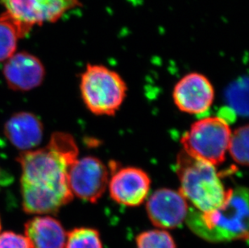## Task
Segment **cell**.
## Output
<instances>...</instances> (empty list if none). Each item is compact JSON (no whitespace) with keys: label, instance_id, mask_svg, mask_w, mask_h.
<instances>
[{"label":"cell","instance_id":"6da1fadb","mask_svg":"<svg viewBox=\"0 0 249 248\" xmlns=\"http://www.w3.org/2000/svg\"><path fill=\"white\" fill-rule=\"evenodd\" d=\"M78 155L74 139L64 132L53 134L45 148L19 154L17 161L21 166L20 190L25 213H55L73 200L68 170Z\"/></svg>","mask_w":249,"mask_h":248},{"label":"cell","instance_id":"7a4b0ae2","mask_svg":"<svg viewBox=\"0 0 249 248\" xmlns=\"http://www.w3.org/2000/svg\"><path fill=\"white\" fill-rule=\"evenodd\" d=\"M186 223L195 234L214 243L248 240L249 193L245 188L231 190L223 206L207 213L189 211Z\"/></svg>","mask_w":249,"mask_h":248},{"label":"cell","instance_id":"3957f363","mask_svg":"<svg viewBox=\"0 0 249 248\" xmlns=\"http://www.w3.org/2000/svg\"><path fill=\"white\" fill-rule=\"evenodd\" d=\"M179 192L200 213H207L225 203L232 189H226L216 167L195 159L182 151L177 160Z\"/></svg>","mask_w":249,"mask_h":248},{"label":"cell","instance_id":"277c9868","mask_svg":"<svg viewBox=\"0 0 249 248\" xmlns=\"http://www.w3.org/2000/svg\"><path fill=\"white\" fill-rule=\"evenodd\" d=\"M81 94L87 109L96 115L112 116L122 106L127 85L115 71L88 64L81 77Z\"/></svg>","mask_w":249,"mask_h":248},{"label":"cell","instance_id":"5b68a950","mask_svg":"<svg viewBox=\"0 0 249 248\" xmlns=\"http://www.w3.org/2000/svg\"><path fill=\"white\" fill-rule=\"evenodd\" d=\"M231 132L225 119L204 118L191 125L181 143L189 156L216 167L225 160Z\"/></svg>","mask_w":249,"mask_h":248},{"label":"cell","instance_id":"8992f818","mask_svg":"<svg viewBox=\"0 0 249 248\" xmlns=\"http://www.w3.org/2000/svg\"><path fill=\"white\" fill-rule=\"evenodd\" d=\"M2 16L17 28L20 39L36 26L56 23L71 10L82 7L81 0H1Z\"/></svg>","mask_w":249,"mask_h":248},{"label":"cell","instance_id":"52a82bcc","mask_svg":"<svg viewBox=\"0 0 249 248\" xmlns=\"http://www.w3.org/2000/svg\"><path fill=\"white\" fill-rule=\"evenodd\" d=\"M109 174L104 162L94 157L77 159L68 170V184L73 196L94 203L108 186Z\"/></svg>","mask_w":249,"mask_h":248},{"label":"cell","instance_id":"ba28073f","mask_svg":"<svg viewBox=\"0 0 249 248\" xmlns=\"http://www.w3.org/2000/svg\"><path fill=\"white\" fill-rule=\"evenodd\" d=\"M108 189L113 201L123 206L137 207L148 198L151 179L143 169L137 167L115 168L112 163Z\"/></svg>","mask_w":249,"mask_h":248},{"label":"cell","instance_id":"9c48e42d","mask_svg":"<svg viewBox=\"0 0 249 248\" xmlns=\"http://www.w3.org/2000/svg\"><path fill=\"white\" fill-rule=\"evenodd\" d=\"M188 201L179 191L160 189L147 198L146 211L153 226L174 229L185 222L189 213Z\"/></svg>","mask_w":249,"mask_h":248},{"label":"cell","instance_id":"30bf717a","mask_svg":"<svg viewBox=\"0 0 249 248\" xmlns=\"http://www.w3.org/2000/svg\"><path fill=\"white\" fill-rule=\"evenodd\" d=\"M174 102L182 112L199 115L212 106L214 89L204 75L191 73L184 76L174 87Z\"/></svg>","mask_w":249,"mask_h":248},{"label":"cell","instance_id":"8fae6325","mask_svg":"<svg viewBox=\"0 0 249 248\" xmlns=\"http://www.w3.org/2000/svg\"><path fill=\"white\" fill-rule=\"evenodd\" d=\"M2 73L10 89L26 92L40 87L45 79V69L36 56L19 52L5 61Z\"/></svg>","mask_w":249,"mask_h":248},{"label":"cell","instance_id":"7c38bea8","mask_svg":"<svg viewBox=\"0 0 249 248\" xmlns=\"http://www.w3.org/2000/svg\"><path fill=\"white\" fill-rule=\"evenodd\" d=\"M4 134L12 145L22 152L34 149L42 141L44 126L34 114L16 113L4 125Z\"/></svg>","mask_w":249,"mask_h":248},{"label":"cell","instance_id":"4fadbf2b","mask_svg":"<svg viewBox=\"0 0 249 248\" xmlns=\"http://www.w3.org/2000/svg\"><path fill=\"white\" fill-rule=\"evenodd\" d=\"M31 248H65L66 230L60 221L50 215L33 217L24 224Z\"/></svg>","mask_w":249,"mask_h":248},{"label":"cell","instance_id":"5bb4252c","mask_svg":"<svg viewBox=\"0 0 249 248\" xmlns=\"http://www.w3.org/2000/svg\"><path fill=\"white\" fill-rule=\"evenodd\" d=\"M65 248H104V246L96 229L78 227L66 234Z\"/></svg>","mask_w":249,"mask_h":248},{"label":"cell","instance_id":"9a60e30c","mask_svg":"<svg viewBox=\"0 0 249 248\" xmlns=\"http://www.w3.org/2000/svg\"><path fill=\"white\" fill-rule=\"evenodd\" d=\"M19 39L17 28L0 15V62L7 61L16 53Z\"/></svg>","mask_w":249,"mask_h":248},{"label":"cell","instance_id":"2e32d148","mask_svg":"<svg viewBox=\"0 0 249 248\" xmlns=\"http://www.w3.org/2000/svg\"><path fill=\"white\" fill-rule=\"evenodd\" d=\"M249 126L245 125L231 132L228 152L235 163L246 166L249 164Z\"/></svg>","mask_w":249,"mask_h":248},{"label":"cell","instance_id":"e0dca14e","mask_svg":"<svg viewBox=\"0 0 249 248\" xmlns=\"http://www.w3.org/2000/svg\"><path fill=\"white\" fill-rule=\"evenodd\" d=\"M137 248H177L174 238L166 230L143 231L136 239Z\"/></svg>","mask_w":249,"mask_h":248},{"label":"cell","instance_id":"ac0fdd59","mask_svg":"<svg viewBox=\"0 0 249 248\" xmlns=\"http://www.w3.org/2000/svg\"><path fill=\"white\" fill-rule=\"evenodd\" d=\"M0 248H31L25 235L13 231L0 233Z\"/></svg>","mask_w":249,"mask_h":248},{"label":"cell","instance_id":"d6986e66","mask_svg":"<svg viewBox=\"0 0 249 248\" xmlns=\"http://www.w3.org/2000/svg\"><path fill=\"white\" fill-rule=\"evenodd\" d=\"M244 94H247V90L244 92V87L241 85L236 86L231 89L229 93V103L231 105L233 106L234 107L236 108V110L240 111H246L244 109V106L247 108V103L244 102V100L247 102V98H244Z\"/></svg>","mask_w":249,"mask_h":248},{"label":"cell","instance_id":"ffe728a7","mask_svg":"<svg viewBox=\"0 0 249 248\" xmlns=\"http://www.w3.org/2000/svg\"><path fill=\"white\" fill-rule=\"evenodd\" d=\"M12 181V176L0 167V190L10 185Z\"/></svg>","mask_w":249,"mask_h":248},{"label":"cell","instance_id":"44dd1931","mask_svg":"<svg viewBox=\"0 0 249 248\" xmlns=\"http://www.w3.org/2000/svg\"><path fill=\"white\" fill-rule=\"evenodd\" d=\"M1 228H2V225H1V219H0V233H1Z\"/></svg>","mask_w":249,"mask_h":248}]
</instances>
